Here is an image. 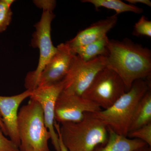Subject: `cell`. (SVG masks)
<instances>
[{
  "label": "cell",
  "instance_id": "cell-1",
  "mask_svg": "<svg viewBox=\"0 0 151 151\" xmlns=\"http://www.w3.org/2000/svg\"><path fill=\"white\" fill-rule=\"evenodd\" d=\"M104 57L105 67L113 70L121 77L127 92L136 80L150 78V50L129 39L110 40L107 54Z\"/></svg>",
  "mask_w": 151,
  "mask_h": 151
},
{
  "label": "cell",
  "instance_id": "cell-2",
  "mask_svg": "<svg viewBox=\"0 0 151 151\" xmlns=\"http://www.w3.org/2000/svg\"><path fill=\"white\" fill-rule=\"evenodd\" d=\"M60 124L55 121V129L68 151H93L108 141V128L92 113H85L81 122Z\"/></svg>",
  "mask_w": 151,
  "mask_h": 151
},
{
  "label": "cell",
  "instance_id": "cell-3",
  "mask_svg": "<svg viewBox=\"0 0 151 151\" xmlns=\"http://www.w3.org/2000/svg\"><path fill=\"white\" fill-rule=\"evenodd\" d=\"M150 89L149 79H138L111 107L92 115L116 134L127 137L137 105Z\"/></svg>",
  "mask_w": 151,
  "mask_h": 151
},
{
  "label": "cell",
  "instance_id": "cell-4",
  "mask_svg": "<svg viewBox=\"0 0 151 151\" xmlns=\"http://www.w3.org/2000/svg\"><path fill=\"white\" fill-rule=\"evenodd\" d=\"M18 132L20 151H50L48 141L51 135L45 125L43 111L37 101L30 99L20 109Z\"/></svg>",
  "mask_w": 151,
  "mask_h": 151
},
{
  "label": "cell",
  "instance_id": "cell-5",
  "mask_svg": "<svg viewBox=\"0 0 151 151\" xmlns=\"http://www.w3.org/2000/svg\"><path fill=\"white\" fill-rule=\"evenodd\" d=\"M127 92L121 77L113 70L105 67L97 73L81 96L105 110Z\"/></svg>",
  "mask_w": 151,
  "mask_h": 151
},
{
  "label": "cell",
  "instance_id": "cell-6",
  "mask_svg": "<svg viewBox=\"0 0 151 151\" xmlns=\"http://www.w3.org/2000/svg\"><path fill=\"white\" fill-rule=\"evenodd\" d=\"M55 15L52 12L43 11L40 20L35 25V31L32 35L31 45L39 50L40 57L35 70L29 72L24 79L26 90H33L37 87L39 77L42 70L56 52L51 37V26Z\"/></svg>",
  "mask_w": 151,
  "mask_h": 151
},
{
  "label": "cell",
  "instance_id": "cell-7",
  "mask_svg": "<svg viewBox=\"0 0 151 151\" xmlns=\"http://www.w3.org/2000/svg\"><path fill=\"white\" fill-rule=\"evenodd\" d=\"M105 67L104 56L84 61L75 55L68 72L62 80L63 91L68 94L81 96L97 73Z\"/></svg>",
  "mask_w": 151,
  "mask_h": 151
},
{
  "label": "cell",
  "instance_id": "cell-8",
  "mask_svg": "<svg viewBox=\"0 0 151 151\" xmlns=\"http://www.w3.org/2000/svg\"><path fill=\"white\" fill-rule=\"evenodd\" d=\"M102 110L96 104L76 94L62 91L57 99L55 120L58 124L81 122L86 113H94Z\"/></svg>",
  "mask_w": 151,
  "mask_h": 151
},
{
  "label": "cell",
  "instance_id": "cell-9",
  "mask_svg": "<svg viewBox=\"0 0 151 151\" xmlns=\"http://www.w3.org/2000/svg\"><path fill=\"white\" fill-rule=\"evenodd\" d=\"M63 89V81L51 86L37 87L32 90L29 98L37 101L43 111L45 125L51 135L55 151H60L59 138L54 127L55 108L58 97Z\"/></svg>",
  "mask_w": 151,
  "mask_h": 151
},
{
  "label": "cell",
  "instance_id": "cell-10",
  "mask_svg": "<svg viewBox=\"0 0 151 151\" xmlns=\"http://www.w3.org/2000/svg\"><path fill=\"white\" fill-rule=\"evenodd\" d=\"M56 48V52L39 77L37 87L51 86L59 83L64 79L68 72L75 55L65 43H60Z\"/></svg>",
  "mask_w": 151,
  "mask_h": 151
},
{
  "label": "cell",
  "instance_id": "cell-11",
  "mask_svg": "<svg viewBox=\"0 0 151 151\" xmlns=\"http://www.w3.org/2000/svg\"><path fill=\"white\" fill-rule=\"evenodd\" d=\"M32 92V90H26L13 96L0 95V115L7 136L19 147L20 145L17 128L19 108L24 100L30 97Z\"/></svg>",
  "mask_w": 151,
  "mask_h": 151
},
{
  "label": "cell",
  "instance_id": "cell-12",
  "mask_svg": "<svg viewBox=\"0 0 151 151\" xmlns=\"http://www.w3.org/2000/svg\"><path fill=\"white\" fill-rule=\"evenodd\" d=\"M117 20V15L115 14L96 22L78 32L75 37L65 43L73 49L100 40L107 36V33L116 25Z\"/></svg>",
  "mask_w": 151,
  "mask_h": 151
},
{
  "label": "cell",
  "instance_id": "cell-13",
  "mask_svg": "<svg viewBox=\"0 0 151 151\" xmlns=\"http://www.w3.org/2000/svg\"><path fill=\"white\" fill-rule=\"evenodd\" d=\"M108 129L107 142L97 146L93 151H135L147 145L140 140L118 134L110 128Z\"/></svg>",
  "mask_w": 151,
  "mask_h": 151
},
{
  "label": "cell",
  "instance_id": "cell-14",
  "mask_svg": "<svg viewBox=\"0 0 151 151\" xmlns=\"http://www.w3.org/2000/svg\"><path fill=\"white\" fill-rule=\"evenodd\" d=\"M150 123L151 90L150 89L146 92L137 105L129 132Z\"/></svg>",
  "mask_w": 151,
  "mask_h": 151
},
{
  "label": "cell",
  "instance_id": "cell-15",
  "mask_svg": "<svg viewBox=\"0 0 151 151\" xmlns=\"http://www.w3.org/2000/svg\"><path fill=\"white\" fill-rule=\"evenodd\" d=\"M109 40L107 36L93 43L70 49L73 54L78 55L82 60L89 61L98 57L106 55L107 45Z\"/></svg>",
  "mask_w": 151,
  "mask_h": 151
},
{
  "label": "cell",
  "instance_id": "cell-16",
  "mask_svg": "<svg viewBox=\"0 0 151 151\" xmlns=\"http://www.w3.org/2000/svg\"><path fill=\"white\" fill-rule=\"evenodd\" d=\"M81 2L92 4L96 10L100 7L113 10L116 12V14L117 16L126 12L139 14L143 12L142 9L134 5L126 4L120 0H83Z\"/></svg>",
  "mask_w": 151,
  "mask_h": 151
},
{
  "label": "cell",
  "instance_id": "cell-17",
  "mask_svg": "<svg viewBox=\"0 0 151 151\" xmlns=\"http://www.w3.org/2000/svg\"><path fill=\"white\" fill-rule=\"evenodd\" d=\"M14 2L13 0H0V33L7 29L12 22L11 6Z\"/></svg>",
  "mask_w": 151,
  "mask_h": 151
},
{
  "label": "cell",
  "instance_id": "cell-18",
  "mask_svg": "<svg viewBox=\"0 0 151 151\" xmlns=\"http://www.w3.org/2000/svg\"><path fill=\"white\" fill-rule=\"evenodd\" d=\"M127 137L130 139L140 140L151 147V123L131 131L128 133Z\"/></svg>",
  "mask_w": 151,
  "mask_h": 151
},
{
  "label": "cell",
  "instance_id": "cell-19",
  "mask_svg": "<svg viewBox=\"0 0 151 151\" xmlns=\"http://www.w3.org/2000/svg\"><path fill=\"white\" fill-rule=\"evenodd\" d=\"M133 35L137 36L151 37V21L142 16L134 26Z\"/></svg>",
  "mask_w": 151,
  "mask_h": 151
},
{
  "label": "cell",
  "instance_id": "cell-20",
  "mask_svg": "<svg viewBox=\"0 0 151 151\" xmlns=\"http://www.w3.org/2000/svg\"><path fill=\"white\" fill-rule=\"evenodd\" d=\"M0 151H20L17 146L4 134L0 126Z\"/></svg>",
  "mask_w": 151,
  "mask_h": 151
},
{
  "label": "cell",
  "instance_id": "cell-21",
  "mask_svg": "<svg viewBox=\"0 0 151 151\" xmlns=\"http://www.w3.org/2000/svg\"><path fill=\"white\" fill-rule=\"evenodd\" d=\"M33 2L39 8L42 9L43 11L52 12L56 6V1L52 0H36Z\"/></svg>",
  "mask_w": 151,
  "mask_h": 151
},
{
  "label": "cell",
  "instance_id": "cell-22",
  "mask_svg": "<svg viewBox=\"0 0 151 151\" xmlns=\"http://www.w3.org/2000/svg\"><path fill=\"white\" fill-rule=\"evenodd\" d=\"M126 1L132 5L136 4H142L149 7L151 6V2L150 0H127Z\"/></svg>",
  "mask_w": 151,
  "mask_h": 151
},
{
  "label": "cell",
  "instance_id": "cell-23",
  "mask_svg": "<svg viewBox=\"0 0 151 151\" xmlns=\"http://www.w3.org/2000/svg\"><path fill=\"white\" fill-rule=\"evenodd\" d=\"M57 134L58 135V138H59V145L60 147V151H68L67 149H66L65 146L63 145V143L62 140H61L60 136V135L58 134Z\"/></svg>",
  "mask_w": 151,
  "mask_h": 151
},
{
  "label": "cell",
  "instance_id": "cell-24",
  "mask_svg": "<svg viewBox=\"0 0 151 151\" xmlns=\"http://www.w3.org/2000/svg\"><path fill=\"white\" fill-rule=\"evenodd\" d=\"M135 151H151V148L148 145H147Z\"/></svg>",
  "mask_w": 151,
  "mask_h": 151
},
{
  "label": "cell",
  "instance_id": "cell-25",
  "mask_svg": "<svg viewBox=\"0 0 151 151\" xmlns=\"http://www.w3.org/2000/svg\"><path fill=\"white\" fill-rule=\"evenodd\" d=\"M0 126H1L2 130L3 132H4V134L5 135V136H7L5 128L4 126V124H3L2 119L1 115H0Z\"/></svg>",
  "mask_w": 151,
  "mask_h": 151
}]
</instances>
